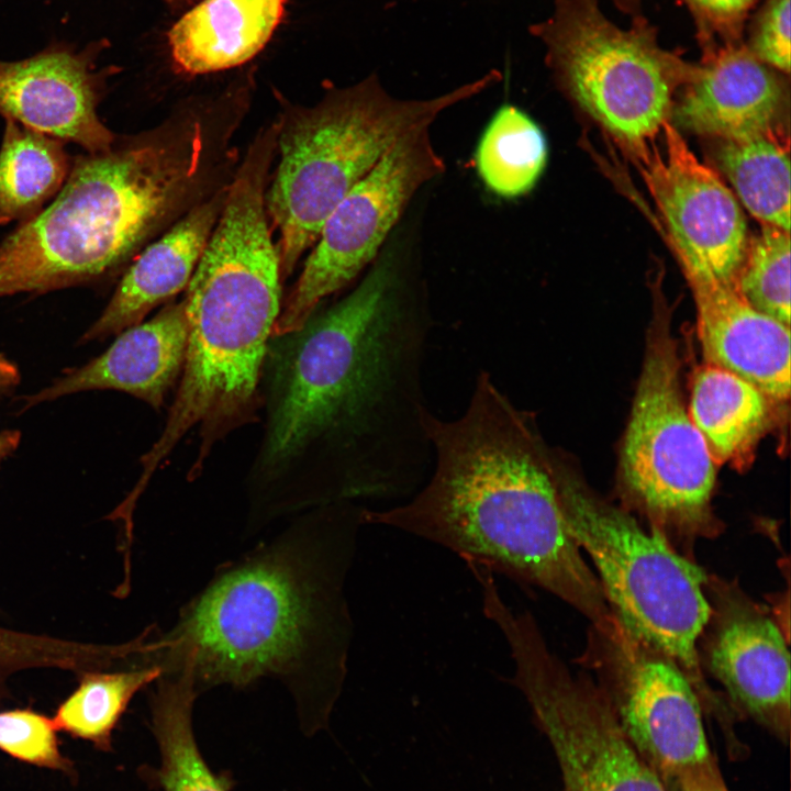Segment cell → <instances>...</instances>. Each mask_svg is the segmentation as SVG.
Returning <instances> with one entry per match:
<instances>
[{
    "mask_svg": "<svg viewBox=\"0 0 791 791\" xmlns=\"http://www.w3.org/2000/svg\"><path fill=\"white\" fill-rule=\"evenodd\" d=\"M433 328L424 294L385 255L343 298L271 337L247 480L254 524L336 502L399 503L422 487L433 459L423 376Z\"/></svg>",
    "mask_w": 791,
    "mask_h": 791,
    "instance_id": "6da1fadb",
    "label": "cell"
},
{
    "mask_svg": "<svg viewBox=\"0 0 791 791\" xmlns=\"http://www.w3.org/2000/svg\"><path fill=\"white\" fill-rule=\"evenodd\" d=\"M367 508L345 501L308 510L221 566L168 632L145 631L141 665L188 670L199 693L279 680L303 727H323L346 678L353 621L345 582Z\"/></svg>",
    "mask_w": 791,
    "mask_h": 791,
    "instance_id": "7a4b0ae2",
    "label": "cell"
},
{
    "mask_svg": "<svg viewBox=\"0 0 791 791\" xmlns=\"http://www.w3.org/2000/svg\"><path fill=\"white\" fill-rule=\"evenodd\" d=\"M432 467L409 499L367 508V525L400 530L559 598L591 625L611 611L571 535L559 492L566 463L521 409L480 370L464 412L427 424Z\"/></svg>",
    "mask_w": 791,
    "mask_h": 791,
    "instance_id": "3957f363",
    "label": "cell"
},
{
    "mask_svg": "<svg viewBox=\"0 0 791 791\" xmlns=\"http://www.w3.org/2000/svg\"><path fill=\"white\" fill-rule=\"evenodd\" d=\"M281 267L265 208L264 189L232 185L186 288V357L165 426L142 457L131 495L140 498L156 469L191 430L199 453L189 476L202 470L212 448L249 422L281 312Z\"/></svg>",
    "mask_w": 791,
    "mask_h": 791,
    "instance_id": "277c9868",
    "label": "cell"
},
{
    "mask_svg": "<svg viewBox=\"0 0 791 791\" xmlns=\"http://www.w3.org/2000/svg\"><path fill=\"white\" fill-rule=\"evenodd\" d=\"M204 149L190 122L75 158L53 202L0 243V298L111 277L188 197Z\"/></svg>",
    "mask_w": 791,
    "mask_h": 791,
    "instance_id": "5b68a950",
    "label": "cell"
},
{
    "mask_svg": "<svg viewBox=\"0 0 791 791\" xmlns=\"http://www.w3.org/2000/svg\"><path fill=\"white\" fill-rule=\"evenodd\" d=\"M500 79V73L491 70L438 97L403 100L371 75L277 123L280 159L265 207L278 232L282 276L292 272L331 212L399 140L430 127L443 111Z\"/></svg>",
    "mask_w": 791,
    "mask_h": 791,
    "instance_id": "8992f818",
    "label": "cell"
},
{
    "mask_svg": "<svg viewBox=\"0 0 791 791\" xmlns=\"http://www.w3.org/2000/svg\"><path fill=\"white\" fill-rule=\"evenodd\" d=\"M562 509L572 537L591 559L611 613L635 637L684 672L703 711L717 721L728 705L706 682L698 642L710 616L708 573L655 527L593 493L565 463Z\"/></svg>",
    "mask_w": 791,
    "mask_h": 791,
    "instance_id": "52a82bcc",
    "label": "cell"
},
{
    "mask_svg": "<svg viewBox=\"0 0 791 791\" xmlns=\"http://www.w3.org/2000/svg\"><path fill=\"white\" fill-rule=\"evenodd\" d=\"M530 31L545 45L546 62L568 96L638 151L662 129L676 89L697 66L661 47L645 16L622 29L599 0H555L553 13Z\"/></svg>",
    "mask_w": 791,
    "mask_h": 791,
    "instance_id": "ba28073f",
    "label": "cell"
},
{
    "mask_svg": "<svg viewBox=\"0 0 791 791\" xmlns=\"http://www.w3.org/2000/svg\"><path fill=\"white\" fill-rule=\"evenodd\" d=\"M677 344L667 317L650 327L622 456L630 503L682 554L723 530L711 500L716 470L680 388Z\"/></svg>",
    "mask_w": 791,
    "mask_h": 791,
    "instance_id": "9c48e42d",
    "label": "cell"
},
{
    "mask_svg": "<svg viewBox=\"0 0 791 791\" xmlns=\"http://www.w3.org/2000/svg\"><path fill=\"white\" fill-rule=\"evenodd\" d=\"M578 662L595 677L622 732L666 787L725 783L700 699L672 659L611 614L590 625Z\"/></svg>",
    "mask_w": 791,
    "mask_h": 791,
    "instance_id": "30bf717a",
    "label": "cell"
},
{
    "mask_svg": "<svg viewBox=\"0 0 791 791\" xmlns=\"http://www.w3.org/2000/svg\"><path fill=\"white\" fill-rule=\"evenodd\" d=\"M508 646L514 664L510 682L550 743L562 791H667L622 732L593 678L572 672L539 628L519 631Z\"/></svg>",
    "mask_w": 791,
    "mask_h": 791,
    "instance_id": "8fae6325",
    "label": "cell"
},
{
    "mask_svg": "<svg viewBox=\"0 0 791 791\" xmlns=\"http://www.w3.org/2000/svg\"><path fill=\"white\" fill-rule=\"evenodd\" d=\"M445 170L430 127L399 140L325 220L272 336L300 327L372 261L415 192Z\"/></svg>",
    "mask_w": 791,
    "mask_h": 791,
    "instance_id": "7c38bea8",
    "label": "cell"
},
{
    "mask_svg": "<svg viewBox=\"0 0 791 791\" xmlns=\"http://www.w3.org/2000/svg\"><path fill=\"white\" fill-rule=\"evenodd\" d=\"M705 594L711 612L698 642L702 669L723 687L735 712L788 744L790 654L783 632L737 581L708 575Z\"/></svg>",
    "mask_w": 791,
    "mask_h": 791,
    "instance_id": "4fadbf2b",
    "label": "cell"
},
{
    "mask_svg": "<svg viewBox=\"0 0 791 791\" xmlns=\"http://www.w3.org/2000/svg\"><path fill=\"white\" fill-rule=\"evenodd\" d=\"M109 45L101 38L77 49L57 42L24 59H0V114L88 153L109 151L116 136L98 114L107 82L119 71L98 68Z\"/></svg>",
    "mask_w": 791,
    "mask_h": 791,
    "instance_id": "5bb4252c",
    "label": "cell"
},
{
    "mask_svg": "<svg viewBox=\"0 0 791 791\" xmlns=\"http://www.w3.org/2000/svg\"><path fill=\"white\" fill-rule=\"evenodd\" d=\"M666 156L647 158L646 183L683 267L734 283L746 247L742 209L720 177L690 151L668 122Z\"/></svg>",
    "mask_w": 791,
    "mask_h": 791,
    "instance_id": "9a60e30c",
    "label": "cell"
},
{
    "mask_svg": "<svg viewBox=\"0 0 791 791\" xmlns=\"http://www.w3.org/2000/svg\"><path fill=\"white\" fill-rule=\"evenodd\" d=\"M708 364L750 382L769 399L790 396V327L753 308L734 283L683 267Z\"/></svg>",
    "mask_w": 791,
    "mask_h": 791,
    "instance_id": "2e32d148",
    "label": "cell"
},
{
    "mask_svg": "<svg viewBox=\"0 0 791 791\" xmlns=\"http://www.w3.org/2000/svg\"><path fill=\"white\" fill-rule=\"evenodd\" d=\"M187 339L185 303L172 302L151 320L116 334L99 356L25 397L24 409L76 392L116 390L159 410L181 376Z\"/></svg>",
    "mask_w": 791,
    "mask_h": 791,
    "instance_id": "e0dca14e",
    "label": "cell"
},
{
    "mask_svg": "<svg viewBox=\"0 0 791 791\" xmlns=\"http://www.w3.org/2000/svg\"><path fill=\"white\" fill-rule=\"evenodd\" d=\"M682 86L679 121L720 140L773 129L786 100L779 71L760 62L744 41L702 49L701 63Z\"/></svg>",
    "mask_w": 791,
    "mask_h": 791,
    "instance_id": "ac0fdd59",
    "label": "cell"
},
{
    "mask_svg": "<svg viewBox=\"0 0 791 791\" xmlns=\"http://www.w3.org/2000/svg\"><path fill=\"white\" fill-rule=\"evenodd\" d=\"M226 188L194 205L134 258L99 317L80 343L101 341L135 325L158 304L186 289L218 221Z\"/></svg>",
    "mask_w": 791,
    "mask_h": 791,
    "instance_id": "d6986e66",
    "label": "cell"
},
{
    "mask_svg": "<svg viewBox=\"0 0 791 791\" xmlns=\"http://www.w3.org/2000/svg\"><path fill=\"white\" fill-rule=\"evenodd\" d=\"M288 0H201L169 30L176 68L198 75L256 56L279 25Z\"/></svg>",
    "mask_w": 791,
    "mask_h": 791,
    "instance_id": "ffe728a7",
    "label": "cell"
},
{
    "mask_svg": "<svg viewBox=\"0 0 791 791\" xmlns=\"http://www.w3.org/2000/svg\"><path fill=\"white\" fill-rule=\"evenodd\" d=\"M155 682L151 714L160 766L143 767V779L161 791H231L234 787L231 775L214 772L198 747L192 710L200 693L191 673L163 672Z\"/></svg>",
    "mask_w": 791,
    "mask_h": 791,
    "instance_id": "44dd1931",
    "label": "cell"
},
{
    "mask_svg": "<svg viewBox=\"0 0 791 791\" xmlns=\"http://www.w3.org/2000/svg\"><path fill=\"white\" fill-rule=\"evenodd\" d=\"M770 400L745 379L705 363L694 374L688 412L713 459L738 464L765 433Z\"/></svg>",
    "mask_w": 791,
    "mask_h": 791,
    "instance_id": "7402d4cb",
    "label": "cell"
},
{
    "mask_svg": "<svg viewBox=\"0 0 791 791\" xmlns=\"http://www.w3.org/2000/svg\"><path fill=\"white\" fill-rule=\"evenodd\" d=\"M63 143L5 119L0 146V225L32 219L59 192L71 166Z\"/></svg>",
    "mask_w": 791,
    "mask_h": 791,
    "instance_id": "603a6c76",
    "label": "cell"
},
{
    "mask_svg": "<svg viewBox=\"0 0 791 791\" xmlns=\"http://www.w3.org/2000/svg\"><path fill=\"white\" fill-rule=\"evenodd\" d=\"M716 159L755 218L790 231V160L783 136L771 129L747 137L721 140Z\"/></svg>",
    "mask_w": 791,
    "mask_h": 791,
    "instance_id": "cb8c5ba5",
    "label": "cell"
},
{
    "mask_svg": "<svg viewBox=\"0 0 791 791\" xmlns=\"http://www.w3.org/2000/svg\"><path fill=\"white\" fill-rule=\"evenodd\" d=\"M546 137L536 122L512 104L500 107L484 127L475 166L484 187L502 199L528 193L547 161Z\"/></svg>",
    "mask_w": 791,
    "mask_h": 791,
    "instance_id": "d4e9b609",
    "label": "cell"
},
{
    "mask_svg": "<svg viewBox=\"0 0 791 791\" xmlns=\"http://www.w3.org/2000/svg\"><path fill=\"white\" fill-rule=\"evenodd\" d=\"M160 675L155 666L82 671L77 688L58 705L54 723L58 731L109 751L113 729L133 697Z\"/></svg>",
    "mask_w": 791,
    "mask_h": 791,
    "instance_id": "484cf974",
    "label": "cell"
},
{
    "mask_svg": "<svg viewBox=\"0 0 791 791\" xmlns=\"http://www.w3.org/2000/svg\"><path fill=\"white\" fill-rule=\"evenodd\" d=\"M734 285L753 308L790 326L789 232L764 224L746 247Z\"/></svg>",
    "mask_w": 791,
    "mask_h": 791,
    "instance_id": "4316f807",
    "label": "cell"
},
{
    "mask_svg": "<svg viewBox=\"0 0 791 791\" xmlns=\"http://www.w3.org/2000/svg\"><path fill=\"white\" fill-rule=\"evenodd\" d=\"M53 717L31 709L0 711V749L37 767L77 778L74 762L59 749Z\"/></svg>",
    "mask_w": 791,
    "mask_h": 791,
    "instance_id": "83f0119b",
    "label": "cell"
},
{
    "mask_svg": "<svg viewBox=\"0 0 791 791\" xmlns=\"http://www.w3.org/2000/svg\"><path fill=\"white\" fill-rule=\"evenodd\" d=\"M748 49L777 71H790V0H765L749 29Z\"/></svg>",
    "mask_w": 791,
    "mask_h": 791,
    "instance_id": "f1b7e54d",
    "label": "cell"
},
{
    "mask_svg": "<svg viewBox=\"0 0 791 791\" xmlns=\"http://www.w3.org/2000/svg\"><path fill=\"white\" fill-rule=\"evenodd\" d=\"M689 9L702 49L744 41V26L757 0H681Z\"/></svg>",
    "mask_w": 791,
    "mask_h": 791,
    "instance_id": "f546056e",
    "label": "cell"
},
{
    "mask_svg": "<svg viewBox=\"0 0 791 791\" xmlns=\"http://www.w3.org/2000/svg\"><path fill=\"white\" fill-rule=\"evenodd\" d=\"M42 646L36 634L0 627V704L8 697L14 673L38 666Z\"/></svg>",
    "mask_w": 791,
    "mask_h": 791,
    "instance_id": "4dcf8cb0",
    "label": "cell"
},
{
    "mask_svg": "<svg viewBox=\"0 0 791 791\" xmlns=\"http://www.w3.org/2000/svg\"><path fill=\"white\" fill-rule=\"evenodd\" d=\"M21 442V432L18 430L0 431V464L13 454Z\"/></svg>",
    "mask_w": 791,
    "mask_h": 791,
    "instance_id": "1f68e13d",
    "label": "cell"
},
{
    "mask_svg": "<svg viewBox=\"0 0 791 791\" xmlns=\"http://www.w3.org/2000/svg\"><path fill=\"white\" fill-rule=\"evenodd\" d=\"M617 9L626 14L636 16L642 14L640 8L643 0H612Z\"/></svg>",
    "mask_w": 791,
    "mask_h": 791,
    "instance_id": "d6a6232c",
    "label": "cell"
},
{
    "mask_svg": "<svg viewBox=\"0 0 791 791\" xmlns=\"http://www.w3.org/2000/svg\"><path fill=\"white\" fill-rule=\"evenodd\" d=\"M667 791H728L725 783L715 786H670Z\"/></svg>",
    "mask_w": 791,
    "mask_h": 791,
    "instance_id": "836d02e7",
    "label": "cell"
},
{
    "mask_svg": "<svg viewBox=\"0 0 791 791\" xmlns=\"http://www.w3.org/2000/svg\"><path fill=\"white\" fill-rule=\"evenodd\" d=\"M164 1L166 3H168L171 8L180 9V8L191 4L196 0H164Z\"/></svg>",
    "mask_w": 791,
    "mask_h": 791,
    "instance_id": "e575fe53",
    "label": "cell"
}]
</instances>
